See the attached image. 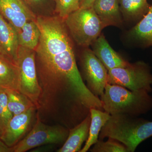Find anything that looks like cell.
I'll use <instances>...</instances> for the list:
<instances>
[{"label": "cell", "mask_w": 152, "mask_h": 152, "mask_svg": "<svg viewBox=\"0 0 152 152\" xmlns=\"http://www.w3.org/2000/svg\"><path fill=\"white\" fill-rule=\"evenodd\" d=\"M17 34L19 46L36 50L41 37L36 20L26 23Z\"/></svg>", "instance_id": "obj_18"}, {"label": "cell", "mask_w": 152, "mask_h": 152, "mask_svg": "<svg viewBox=\"0 0 152 152\" xmlns=\"http://www.w3.org/2000/svg\"><path fill=\"white\" fill-rule=\"evenodd\" d=\"M100 99L103 110L110 115L125 114L136 117L152 108V98L148 92L131 91L108 83Z\"/></svg>", "instance_id": "obj_3"}, {"label": "cell", "mask_w": 152, "mask_h": 152, "mask_svg": "<svg viewBox=\"0 0 152 152\" xmlns=\"http://www.w3.org/2000/svg\"><path fill=\"white\" fill-rule=\"evenodd\" d=\"M128 35L142 45L152 46V4L147 14L129 31Z\"/></svg>", "instance_id": "obj_17"}, {"label": "cell", "mask_w": 152, "mask_h": 152, "mask_svg": "<svg viewBox=\"0 0 152 152\" xmlns=\"http://www.w3.org/2000/svg\"><path fill=\"white\" fill-rule=\"evenodd\" d=\"M91 121L88 137L84 146L79 152H86L98 141L100 133L103 127L107 122L111 115L102 110L92 108L90 110Z\"/></svg>", "instance_id": "obj_16"}, {"label": "cell", "mask_w": 152, "mask_h": 152, "mask_svg": "<svg viewBox=\"0 0 152 152\" xmlns=\"http://www.w3.org/2000/svg\"><path fill=\"white\" fill-rule=\"evenodd\" d=\"M4 128H3L1 122V119H0V137H1L3 132H4Z\"/></svg>", "instance_id": "obj_27"}, {"label": "cell", "mask_w": 152, "mask_h": 152, "mask_svg": "<svg viewBox=\"0 0 152 152\" xmlns=\"http://www.w3.org/2000/svg\"><path fill=\"white\" fill-rule=\"evenodd\" d=\"M19 83L18 65L0 54V88L19 91Z\"/></svg>", "instance_id": "obj_15"}, {"label": "cell", "mask_w": 152, "mask_h": 152, "mask_svg": "<svg viewBox=\"0 0 152 152\" xmlns=\"http://www.w3.org/2000/svg\"><path fill=\"white\" fill-rule=\"evenodd\" d=\"M64 20L71 37L78 45L83 48L91 45L104 28L93 7L80 8Z\"/></svg>", "instance_id": "obj_4"}, {"label": "cell", "mask_w": 152, "mask_h": 152, "mask_svg": "<svg viewBox=\"0 0 152 152\" xmlns=\"http://www.w3.org/2000/svg\"><path fill=\"white\" fill-rule=\"evenodd\" d=\"M19 48L16 30L0 14V54L17 64Z\"/></svg>", "instance_id": "obj_12"}, {"label": "cell", "mask_w": 152, "mask_h": 152, "mask_svg": "<svg viewBox=\"0 0 152 152\" xmlns=\"http://www.w3.org/2000/svg\"><path fill=\"white\" fill-rule=\"evenodd\" d=\"M13 116L9 109L7 94L4 89L0 88V119L4 130Z\"/></svg>", "instance_id": "obj_23"}, {"label": "cell", "mask_w": 152, "mask_h": 152, "mask_svg": "<svg viewBox=\"0 0 152 152\" xmlns=\"http://www.w3.org/2000/svg\"><path fill=\"white\" fill-rule=\"evenodd\" d=\"M80 0H55V12L63 20L80 8Z\"/></svg>", "instance_id": "obj_22"}, {"label": "cell", "mask_w": 152, "mask_h": 152, "mask_svg": "<svg viewBox=\"0 0 152 152\" xmlns=\"http://www.w3.org/2000/svg\"><path fill=\"white\" fill-rule=\"evenodd\" d=\"M23 1L32 10V8L37 7L38 6L41 5L43 3L45 2V0H23Z\"/></svg>", "instance_id": "obj_24"}, {"label": "cell", "mask_w": 152, "mask_h": 152, "mask_svg": "<svg viewBox=\"0 0 152 152\" xmlns=\"http://www.w3.org/2000/svg\"><path fill=\"white\" fill-rule=\"evenodd\" d=\"M93 7L104 28L109 26L120 27L122 25L118 0H95Z\"/></svg>", "instance_id": "obj_13"}, {"label": "cell", "mask_w": 152, "mask_h": 152, "mask_svg": "<svg viewBox=\"0 0 152 152\" xmlns=\"http://www.w3.org/2000/svg\"><path fill=\"white\" fill-rule=\"evenodd\" d=\"M80 57V64L87 86L96 96L103 94L107 83L108 70L92 50L85 48Z\"/></svg>", "instance_id": "obj_8"}, {"label": "cell", "mask_w": 152, "mask_h": 152, "mask_svg": "<svg viewBox=\"0 0 152 152\" xmlns=\"http://www.w3.org/2000/svg\"><path fill=\"white\" fill-rule=\"evenodd\" d=\"M107 141L103 140H98L94 145L92 152H129L127 148L124 145L121 144L115 140L109 138Z\"/></svg>", "instance_id": "obj_21"}, {"label": "cell", "mask_w": 152, "mask_h": 152, "mask_svg": "<svg viewBox=\"0 0 152 152\" xmlns=\"http://www.w3.org/2000/svg\"><path fill=\"white\" fill-rule=\"evenodd\" d=\"M0 14L17 31L27 22L35 20L37 16L23 0H0Z\"/></svg>", "instance_id": "obj_9"}, {"label": "cell", "mask_w": 152, "mask_h": 152, "mask_svg": "<svg viewBox=\"0 0 152 152\" xmlns=\"http://www.w3.org/2000/svg\"><path fill=\"white\" fill-rule=\"evenodd\" d=\"M152 136V121L125 114L111 115L100 133L99 140L109 138L134 152L141 143Z\"/></svg>", "instance_id": "obj_2"}, {"label": "cell", "mask_w": 152, "mask_h": 152, "mask_svg": "<svg viewBox=\"0 0 152 152\" xmlns=\"http://www.w3.org/2000/svg\"><path fill=\"white\" fill-rule=\"evenodd\" d=\"M17 65L19 72V91L33 102L37 110L42 94L36 63V51L19 46Z\"/></svg>", "instance_id": "obj_5"}, {"label": "cell", "mask_w": 152, "mask_h": 152, "mask_svg": "<svg viewBox=\"0 0 152 152\" xmlns=\"http://www.w3.org/2000/svg\"><path fill=\"white\" fill-rule=\"evenodd\" d=\"M4 90L7 96L9 109L13 115L25 113L32 107H36L27 96L19 91L10 89Z\"/></svg>", "instance_id": "obj_20"}, {"label": "cell", "mask_w": 152, "mask_h": 152, "mask_svg": "<svg viewBox=\"0 0 152 152\" xmlns=\"http://www.w3.org/2000/svg\"><path fill=\"white\" fill-rule=\"evenodd\" d=\"M107 83L131 91L144 90L150 93L152 90V75L149 67L144 62L130 63L125 67L108 71Z\"/></svg>", "instance_id": "obj_6"}, {"label": "cell", "mask_w": 152, "mask_h": 152, "mask_svg": "<svg viewBox=\"0 0 152 152\" xmlns=\"http://www.w3.org/2000/svg\"><path fill=\"white\" fill-rule=\"evenodd\" d=\"M37 110L36 107H33L27 111L14 115L9 121L0 137L8 146H14L24 135L31 124Z\"/></svg>", "instance_id": "obj_10"}, {"label": "cell", "mask_w": 152, "mask_h": 152, "mask_svg": "<svg viewBox=\"0 0 152 152\" xmlns=\"http://www.w3.org/2000/svg\"><path fill=\"white\" fill-rule=\"evenodd\" d=\"M120 9L124 18L128 20L142 19L150 7L147 0H119Z\"/></svg>", "instance_id": "obj_19"}, {"label": "cell", "mask_w": 152, "mask_h": 152, "mask_svg": "<svg viewBox=\"0 0 152 152\" xmlns=\"http://www.w3.org/2000/svg\"><path fill=\"white\" fill-rule=\"evenodd\" d=\"M91 46L95 56L108 71L115 68L125 67L130 64L112 48L103 34L99 36Z\"/></svg>", "instance_id": "obj_11"}, {"label": "cell", "mask_w": 152, "mask_h": 152, "mask_svg": "<svg viewBox=\"0 0 152 152\" xmlns=\"http://www.w3.org/2000/svg\"><path fill=\"white\" fill-rule=\"evenodd\" d=\"M69 131L58 125L49 126L41 121L37 115V121L27 135L12 147V152H25L45 145L64 143Z\"/></svg>", "instance_id": "obj_7"}, {"label": "cell", "mask_w": 152, "mask_h": 152, "mask_svg": "<svg viewBox=\"0 0 152 152\" xmlns=\"http://www.w3.org/2000/svg\"><path fill=\"white\" fill-rule=\"evenodd\" d=\"M36 22L41 32L36 51V63L42 91L39 103L50 107L58 96L68 102L87 105L95 96L83 80L77 66L72 42L64 20L39 15Z\"/></svg>", "instance_id": "obj_1"}, {"label": "cell", "mask_w": 152, "mask_h": 152, "mask_svg": "<svg viewBox=\"0 0 152 152\" xmlns=\"http://www.w3.org/2000/svg\"><path fill=\"white\" fill-rule=\"evenodd\" d=\"M91 118L90 113L80 123L69 131L67 138L58 152H80L88 137Z\"/></svg>", "instance_id": "obj_14"}, {"label": "cell", "mask_w": 152, "mask_h": 152, "mask_svg": "<svg viewBox=\"0 0 152 152\" xmlns=\"http://www.w3.org/2000/svg\"><path fill=\"white\" fill-rule=\"evenodd\" d=\"M0 152H12V148L9 147L0 139Z\"/></svg>", "instance_id": "obj_26"}, {"label": "cell", "mask_w": 152, "mask_h": 152, "mask_svg": "<svg viewBox=\"0 0 152 152\" xmlns=\"http://www.w3.org/2000/svg\"><path fill=\"white\" fill-rule=\"evenodd\" d=\"M95 0H80V8H87L92 7Z\"/></svg>", "instance_id": "obj_25"}]
</instances>
